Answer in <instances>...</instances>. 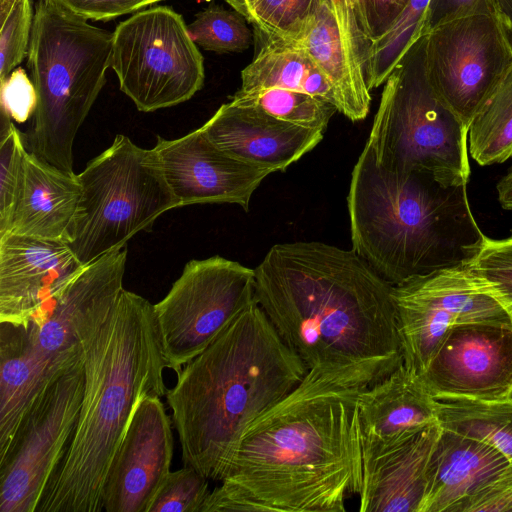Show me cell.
I'll return each instance as SVG.
<instances>
[{
	"label": "cell",
	"mask_w": 512,
	"mask_h": 512,
	"mask_svg": "<svg viewBox=\"0 0 512 512\" xmlns=\"http://www.w3.org/2000/svg\"><path fill=\"white\" fill-rule=\"evenodd\" d=\"M230 100L259 109L278 120L323 132L338 111L335 104L321 97L280 88L238 90Z\"/></svg>",
	"instance_id": "cell-31"
},
{
	"label": "cell",
	"mask_w": 512,
	"mask_h": 512,
	"mask_svg": "<svg viewBox=\"0 0 512 512\" xmlns=\"http://www.w3.org/2000/svg\"><path fill=\"white\" fill-rule=\"evenodd\" d=\"M81 197L68 246L84 265L127 246L164 212L179 207L154 150L118 134L78 174Z\"/></svg>",
	"instance_id": "cell-8"
},
{
	"label": "cell",
	"mask_w": 512,
	"mask_h": 512,
	"mask_svg": "<svg viewBox=\"0 0 512 512\" xmlns=\"http://www.w3.org/2000/svg\"><path fill=\"white\" fill-rule=\"evenodd\" d=\"M425 40L424 34L384 83L366 144L375 162L389 171L427 172L467 184L468 128L429 84Z\"/></svg>",
	"instance_id": "cell-7"
},
{
	"label": "cell",
	"mask_w": 512,
	"mask_h": 512,
	"mask_svg": "<svg viewBox=\"0 0 512 512\" xmlns=\"http://www.w3.org/2000/svg\"><path fill=\"white\" fill-rule=\"evenodd\" d=\"M201 129L223 152L270 173L285 171L324 136L321 130L296 126L231 100L221 105Z\"/></svg>",
	"instance_id": "cell-19"
},
{
	"label": "cell",
	"mask_w": 512,
	"mask_h": 512,
	"mask_svg": "<svg viewBox=\"0 0 512 512\" xmlns=\"http://www.w3.org/2000/svg\"><path fill=\"white\" fill-rule=\"evenodd\" d=\"M355 2H357V0H354Z\"/></svg>",
	"instance_id": "cell-44"
},
{
	"label": "cell",
	"mask_w": 512,
	"mask_h": 512,
	"mask_svg": "<svg viewBox=\"0 0 512 512\" xmlns=\"http://www.w3.org/2000/svg\"><path fill=\"white\" fill-rule=\"evenodd\" d=\"M255 270L221 256L189 261L153 305L167 368L177 374L256 300Z\"/></svg>",
	"instance_id": "cell-10"
},
{
	"label": "cell",
	"mask_w": 512,
	"mask_h": 512,
	"mask_svg": "<svg viewBox=\"0 0 512 512\" xmlns=\"http://www.w3.org/2000/svg\"><path fill=\"white\" fill-rule=\"evenodd\" d=\"M33 18L31 0H0V81L27 56Z\"/></svg>",
	"instance_id": "cell-33"
},
{
	"label": "cell",
	"mask_w": 512,
	"mask_h": 512,
	"mask_svg": "<svg viewBox=\"0 0 512 512\" xmlns=\"http://www.w3.org/2000/svg\"><path fill=\"white\" fill-rule=\"evenodd\" d=\"M153 148L179 207L231 203L248 211L253 193L271 174L220 150L201 127L176 139L157 136Z\"/></svg>",
	"instance_id": "cell-17"
},
{
	"label": "cell",
	"mask_w": 512,
	"mask_h": 512,
	"mask_svg": "<svg viewBox=\"0 0 512 512\" xmlns=\"http://www.w3.org/2000/svg\"><path fill=\"white\" fill-rule=\"evenodd\" d=\"M468 151L481 166L499 164L512 156V64L473 117Z\"/></svg>",
	"instance_id": "cell-28"
},
{
	"label": "cell",
	"mask_w": 512,
	"mask_h": 512,
	"mask_svg": "<svg viewBox=\"0 0 512 512\" xmlns=\"http://www.w3.org/2000/svg\"><path fill=\"white\" fill-rule=\"evenodd\" d=\"M418 377L436 400L512 398V324L454 326Z\"/></svg>",
	"instance_id": "cell-14"
},
{
	"label": "cell",
	"mask_w": 512,
	"mask_h": 512,
	"mask_svg": "<svg viewBox=\"0 0 512 512\" xmlns=\"http://www.w3.org/2000/svg\"><path fill=\"white\" fill-rule=\"evenodd\" d=\"M66 11L85 20L108 21L136 13L162 0H52Z\"/></svg>",
	"instance_id": "cell-40"
},
{
	"label": "cell",
	"mask_w": 512,
	"mask_h": 512,
	"mask_svg": "<svg viewBox=\"0 0 512 512\" xmlns=\"http://www.w3.org/2000/svg\"><path fill=\"white\" fill-rule=\"evenodd\" d=\"M496 190L501 207L506 210H512V164L498 181Z\"/></svg>",
	"instance_id": "cell-42"
},
{
	"label": "cell",
	"mask_w": 512,
	"mask_h": 512,
	"mask_svg": "<svg viewBox=\"0 0 512 512\" xmlns=\"http://www.w3.org/2000/svg\"><path fill=\"white\" fill-rule=\"evenodd\" d=\"M430 0H410L392 24L370 40L362 56L369 90L384 84L410 47L425 34Z\"/></svg>",
	"instance_id": "cell-29"
},
{
	"label": "cell",
	"mask_w": 512,
	"mask_h": 512,
	"mask_svg": "<svg viewBox=\"0 0 512 512\" xmlns=\"http://www.w3.org/2000/svg\"><path fill=\"white\" fill-rule=\"evenodd\" d=\"M80 197L78 175L27 151L6 234L69 244Z\"/></svg>",
	"instance_id": "cell-23"
},
{
	"label": "cell",
	"mask_w": 512,
	"mask_h": 512,
	"mask_svg": "<svg viewBox=\"0 0 512 512\" xmlns=\"http://www.w3.org/2000/svg\"><path fill=\"white\" fill-rule=\"evenodd\" d=\"M435 406L442 429L486 443L512 462V398H448L436 400Z\"/></svg>",
	"instance_id": "cell-27"
},
{
	"label": "cell",
	"mask_w": 512,
	"mask_h": 512,
	"mask_svg": "<svg viewBox=\"0 0 512 512\" xmlns=\"http://www.w3.org/2000/svg\"><path fill=\"white\" fill-rule=\"evenodd\" d=\"M404 366L417 376L456 325L512 324L506 310L468 265L438 270L393 286Z\"/></svg>",
	"instance_id": "cell-11"
},
{
	"label": "cell",
	"mask_w": 512,
	"mask_h": 512,
	"mask_svg": "<svg viewBox=\"0 0 512 512\" xmlns=\"http://www.w3.org/2000/svg\"><path fill=\"white\" fill-rule=\"evenodd\" d=\"M468 266L485 282L512 321V234L503 239L486 237Z\"/></svg>",
	"instance_id": "cell-34"
},
{
	"label": "cell",
	"mask_w": 512,
	"mask_h": 512,
	"mask_svg": "<svg viewBox=\"0 0 512 512\" xmlns=\"http://www.w3.org/2000/svg\"><path fill=\"white\" fill-rule=\"evenodd\" d=\"M161 397L138 402L110 464L104 490L106 512H147L170 472L174 439Z\"/></svg>",
	"instance_id": "cell-16"
},
{
	"label": "cell",
	"mask_w": 512,
	"mask_h": 512,
	"mask_svg": "<svg viewBox=\"0 0 512 512\" xmlns=\"http://www.w3.org/2000/svg\"><path fill=\"white\" fill-rule=\"evenodd\" d=\"M113 32L93 26L52 0L35 5L27 66L37 93L30 151L73 171L75 136L106 82Z\"/></svg>",
	"instance_id": "cell-6"
},
{
	"label": "cell",
	"mask_w": 512,
	"mask_h": 512,
	"mask_svg": "<svg viewBox=\"0 0 512 512\" xmlns=\"http://www.w3.org/2000/svg\"><path fill=\"white\" fill-rule=\"evenodd\" d=\"M512 511V462L461 502L454 512Z\"/></svg>",
	"instance_id": "cell-37"
},
{
	"label": "cell",
	"mask_w": 512,
	"mask_h": 512,
	"mask_svg": "<svg viewBox=\"0 0 512 512\" xmlns=\"http://www.w3.org/2000/svg\"><path fill=\"white\" fill-rule=\"evenodd\" d=\"M0 461L11 451L34 405L72 365L47 356L28 325L0 323ZM78 362V361H77Z\"/></svg>",
	"instance_id": "cell-22"
},
{
	"label": "cell",
	"mask_w": 512,
	"mask_h": 512,
	"mask_svg": "<svg viewBox=\"0 0 512 512\" xmlns=\"http://www.w3.org/2000/svg\"><path fill=\"white\" fill-rule=\"evenodd\" d=\"M210 492L209 480L184 465L168 473L147 512H200Z\"/></svg>",
	"instance_id": "cell-36"
},
{
	"label": "cell",
	"mask_w": 512,
	"mask_h": 512,
	"mask_svg": "<svg viewBox=\"0 0 512 512\" xmlns=\"http://www.w3.org/2000/svg\"><path fill=\"white\" fill-rule=\"evenodd\" d=\"M127 246L84 266L50 298L29 322L38 347L67 365L82 357L80 335L85 326L108 313L123 290Z\"/></svg>",
	"instance_id": "cell-15"
},
{
	"label": "cell",
	"mask_w": 512,
	"mask_h": 512,
	"mask_svg": "<svg viewBox=\"0 0 512 512\" xmlns=\"http://www.w3.org/2000/svg\"><path fill=\"white\" fill-rule=\"evenodd\" d=\"M402 356L310 368L243 431L200 512H344L361 488V393Z\"/></svg>",
	"instance_id": "cell-1"
},
{
	"label": "cell",
	"mask_w": 512,
	"mask_h": 512,
	"mask_svg": "<svg viewBox=\"0 0 512 512\" xmlns=\"http://www.w3.org/2000/svg\"><path fill=\"white\" fill-rule=\"evenodd\" d=\"M1 83V111L17 123L34 115L37 93L32 80L22 68L14 69Z\"/></svg>",
	"instance_id": "cell-38"
},
{
	"label": "cell",
	"mask_w": 512,
	"mask_h": 512,
	"mask_svg": "<svg viewBox=\"0 0 512 512\" xmlns=\"http://www.w3.org/2000/svg\"><path fill=\"white\" fill-rule=\"evenodd\" d=\"M111 68L121 91L141 112L189 100L205 79L203 56L187 24L168 6L145 8L117 25Z\"/></svg>",
	"instance_id": "cell-9"
},
{
	"label": "cell",
	"mask_w": 512,
	"mask_h": 512,
	"mask_svg": "<svg viewBox=\"0 0 512 512\" xmlns=\"http://www.w3.org/2000/svg\"><path fill=\"white\" fill-rule=\"evenodd\" d=\"M252 25L254 36L300 43L324 0H225Z\"/></svg>",
	"instance_id": "cell-30"
},
{
	"label": "cell",
	"mask_w": 512,
	"mask_h": 512,
	"mask_svg": "<svg viewBox=\"0 0 512 512\" xmlns=\"http://www.w3.org/2000/svg\"><path fill=\"white\" fill-rule=\"evenodd\" d=\"M355 4L354 0H324L311 29L298 43L329 80L338 112L351 121L365 119L371 102Z\"/></svg>",
	"instance_id": "cell-21"
},
{
	"label": "cell",
	"mask_w": 512,
	"mask_h": 512,
	"mask_svg": "<svg viewBox=\"0 0 512 512\" xmlns=\"http://www.w3.org/2000/svg\"><path fill=\"white\" fill-rule=\"evenodd\" d=\"M27 149L20 131L1 111L0 129V237L7 233Z\"/></svg>",
	"instance_id": "cell-35"
},
{
	"label": "cell",
	"mask_w": 512,
	"mask_h": 512,
	"mask_svg": "<svg viewBox=\"0 0 512 512\" xmlns=\"http://www.w3.org/2000/svg\"><path fill=\"white\" fill-rule=\"evenodd\" d=\"M508 463L492 446L441 428L420 512H454Z\"/></svg>",
	"instance_id": "cell-25"
},
{
	"label": "cell",
	"mask_w": 512,
	"mask_h": 512,
	"mask_svg": "<svg viewBox=\"0 0 512 512\" xmlns=\"http://www.w3.org/2000/svg\"><path fill=\"white\" fill-rule=\"evenodd\" d=\"M84 390L76 429L36 512H100L113 457L140 401L166 395L154 309L123 288L80 336Z\"/></svg>",
	"instance_id": "cell-3"
},
{
	"label": "cell",
	"mask_w": 512,
	"mask_h": 512,
	"mask_svg": "<svg viewBox=\"0 0 512 512\" xmlns=\"http://www.w3.org/2000/svg\"><path fill=\"white\" fill-rule=\"evenodd\" d=\"M502 21L512 37V0H497Z\"/></svg>",
	"instance_id": "cell-43"
},
{
	"label": "cell",
	"mask_w": 512,
	"mask_h": 512,
	"mask_svg": "<svg viewBox=\"0 0 512 512\" xmlns=\"http://www.w3.org/2000/svg\"><path fill=\"white\" fill-rule=\"evenodd\" d=\"M84 390L82 358L43 393L0 461V512H36L77 426Z\"/></svg>",
	"instance_id": "cell-13"
},
{
	"label": "cell",
	"mask_w": 512,
	"mask_h": 512,
	"mask_svg": "<svg viewBox=\"0 0 512 512\" xmlns=\"http://www.w3.org/2000/svg\"><path fill=\"white\" fill-rule=\"evenodd\" d=\"M435 402L419 377L403 363L364 390L358 404L362 464L436 424Z\"/></svg>",
	"instance_id": "cell-20"
},
{
	"label": "cell",
	"mask_w": 512,
	"mask_h": 512,
	"mask_svg": "<svg viewBox=\"0 0 512 512\" xmlns=\"http://www.w3.org/2000/svg\"><path fill=\"white\" fill-rule=\"evenodd\" d=\"M308 368L255 300L177 374L166 393L184 465L220 482L245 428Z\"/></svg>",
	"instance_id": "cell-4"
},
{
	"label": "cell",
	"mask_w": 512,
	"mask_h": 512,
	"mask_svg": "<svg viewBox=\"0 0 512 512\" xmlns=\"http://www.w3.org/2000/svg\"><path fill=\"white\" fill-rule=\"evenodd\" d=\"M254 42L255 57L241 72L240 91L287 89L321 97L336 105L329 80L300 44L255 36Z\"/></svg>",
	"instance_id": "cell-26"
},
{
	"label": "cell",
	"mask_w": 512,
	"mask_h": 512,
	"mask_svg": "<svg viewBox=\"0 0 512 512\" xmlns=\"http://www.w3.org/2000/svg\"><path fill=\"white\" fill-rule=\"evenodd\" d=\"M430 86L469 129L512 64V37L499 13L474 14L425 34Z\"/></svg>",
	"instance_id": "cell-12"
},
{
	"label": "cell",
	"mask_w": 512,
	"mask_h": 512,
	"mask_svg": "<svg viewBox=\"0 0 512 512\" xmlns=\"http://www.w3.org/2000/svg\"><path fill=\"white\" fill-rule=\"evenodd\" d=\"M187 25L193 42L204 50L219 54L243 52L254 42V32L236 10L215 3L195 15Z\"/></svg>",
	"instance_id": "cell-32"
},
{
	"label": "cell",
	"mask_w": 512,
	"mask_h": 512,
	"mask_svg": "<svg viewBox=\"0 0 512 512\" xmlns=\"http://www.w3.org/2000/svg\"><path fill=\"white\" fill-rule=\"evenodd\" d=\"M484 13L500 14L497 0H430L426 14L425 34L446 22Z\"/></svg>",
	"instance_id": "cell-41"
},
{
	"label": "cell",
	"mask_w": 512,
	"mask_h": 512,
	"mask_svg": "<svg viewBox=\"0 0 512 512\" xmlns=\"http://www.w3.org/2000/svg\"><path fill=\"white\" fill-rule=\"evenodd\" d=\"M84 265L68 244L30 236L0 238V323L28 325Z\"/></svg>",
	"instance_id": "cell-18"
},
{
	"label": "cell",
	"mask_w": 512,
	"mask_h": 512,
	"mask_svg": "<svg viewBox=\"0 0 512 512\" xmlns=\"http://www.w3.org/2000/svg\"><path fill=\"white\" fill-rule=\"evenodd\" d=\"M466 185L427 172L389 171L365 144L347 196L352 250L393 286L468 265L486 236Z\"/></svg>",
	"instance_id": "cell-5"
},
{
	"label": "cell",
	"mask_w": 512,
	"mask_h": 512,
	"mask_svg": "<svg viewBox=\"0 0 512 512\" xmlns=\"http://www.w3.org/2000/svg\"><path fill=\"white\" fill-rule=\"evenodd\" d=\"M441 433L438 423L363 465L360 512H420L428 468Z\"/></svg>",
	"instance_id": "cell-24"
},
{
	"label": "cell",
	"mask_w": 512,
	"mask_h": 512,
	"mask_svg": "<svg viewBox=\"0 0 512 512\" xmlns=\"http://www.w3.org/2000/svg\"><path fill=\"white\" fill-rule=\"evenodd\" d=\"M410 0H357L354 12L364 41L368 42L387 30ZM363 51V53H364ZM363 56V55H362Z\"/></svg>",
	"instance_id": "cell-39"
},
{
	"label": "cell",
	"mask_w": 512,
	"mask_h": 512,
	"mask_svg": "<svg viewBox=\"0 0 512 512\" xmlns=\"http://www.w3.org/2000/svg\"><path fill=\"white\" fill-rule=\"evenodd\" d=\"M254 270L257 303L308 369L402 356L393 285L352 249L275 244Z\"/></svg>",
	"instance_id": "cell-2"
}]
</instances>
